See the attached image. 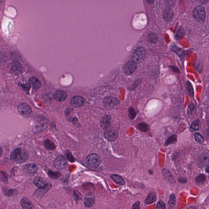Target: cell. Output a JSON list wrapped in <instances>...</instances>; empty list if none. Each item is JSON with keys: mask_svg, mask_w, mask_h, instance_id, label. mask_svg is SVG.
I'll use <instances>...</instances> for the list:
<instances>
[{"mask_svg": "<svg viewBox=\"0 0 209 209\" xmlns=\"http://www.w3.org/2000/svg\"><path fill=\"white\" fill-rule=\"evenodd\" d=\"M178 181L179 182L182 183V184H184V183H185L186 181H187L186 179H184V178H179V179H178Z\"/></svg>", "mask_w": 209, "mask_h": 209, "instance_id": "43", "label": "cell"}, {"mask_svg": "<svg viewBox=\"0 0 209 209\" xmlns=\"http://www.w3.org/2000/svg\"><path fill=\"white\" fill-rule=\"evenodd\" d=\"M84 205L87 208H90L94 205L95 203V197L94 195L88 194L84 199Z\"/></svg>", "mask_w": 209, "mask_h": 209, "instance_id": "15", "label": "cell"}, {"mask_svg": "<svg viewBox=\"0 0 209 209\" xmlns=\"http://www.w3.org/2000/svg\"><path fill=\"white\" fill-rule=\"evenodd\" d=\"M18 111L20 114L25 117L28 118L31 116V108L27 103H20L18 107Z\"/></svg>", "mask_w": 209, "mask_h": 209, "instance_id": "5", "label": "cell"}, {"mask_svg": "<svg viewBox=\"0 0 209 209\" xmlns=\"http://www.w3.org/2000/svg\"><path fill=\"white\" fill-rule=\"evenodd\" d=\"M171 49L172 51L176 53L179 57H182L184 55V51L183 49L175 46H172L171 47Z\"/></svg>", "mask_w": 209, "mask_h": 209, "instance_id": "28", "label": "cell"}, {"mask_svg": "<svg viewBox=\"0 0 209 209\" xmlns=\"http://www.w3.org/2000/svg\"><path fill=\"white\" fill-rule=\"evenodd\" d=\"M183 35H184V31H183V30H181V29H180V30L177 31V37H182Z\"/></svg>", "mask_w": 209, "mask_h": 209, "instance_id": "42", "label": "cell"}, {"mask_svg": "<svg viewBox=\"0 0 209 209\" xmlns=\"http://www.w3.org/2000/svg\"><path fill=\"white\" fill-rule=\"evenodd\" d=\"M54 166L57 169H63L67 167V160L63 156L60 155L57 157L54 162Z\"/></svg>", "mask_w": 209, "mask_h": 209, "instance_id": "7", "label": "cell"}, {"mask_svg": "<svg viewBox=\"0 0 209 209\" xmlns=\"http://www.w3.org/2000/svg\"><path fill=\"white\" fill-rule=\"evenodd\" d=\"M119 103L117 99L115 98L108 96L106 97L103 100L104 105L107 109H112Z\"/></svg>", "mask_w": 209, "mask_h": 209, "instance_id": "9", "label": "cell"}, {"mask_svg": "<svg viewBox=\"0 0 209 209\" xmlns=\"http://www.w3.org/2000/svg\"><path fill=\"white\" fill-rule=\"evenodd\" d=\"M0 180L4 184H7L8 182L7 176L5 172L3 171H0Z\"/></svg>", "mask_w": 209, "mask_h": 209, "instance_id": "33", "label": "cell"}, {"mask_svg": "<svg viewBox=\"0 0 209 209\" xmlns=\"http://www.w3.org/2000/svg\"><path fill=\"white\" fill-rule=\"evenodd\" d=\"M177 142V137L175 135H173L170 137H169L165 141V145L166 146L172 144H175Z\"/></svg>", "mask_w": 209, "mask_h": 209, "instance_id": "29", "label": "cell"}, {"mask_svg": "<svg viewBox=\"0 0 209 209\" xmlns=\"http://www.w3.org/2000/svg\"><path fill=\"white\" fill-rule=\"evenodd\" d=\"M206 172H207L208 173H209V166L208 165H207V166L206 168Z\"/></svg>", "mask_w": 209, "mask_h": 209, "instance_id": "46", "label": "cell"}, {"mask_svg": "<svg viewBox=\"0 0 209 209\" xmlns=\"http://www.w3.org/2000/svg\"><path fill=\"white\" fill-rule=\"evenodd\" d=\"M173 15V12L172 9H167L163 12L164 19L166 22H169L172 20Z\"/></svg>", "mask_w": 209, "mask_h": 209, "instance_id": "21", "label": "cell"}, {"mask_svg": "<svg viewBox=\"0 0 209 209\" xmlns=\"http://www.w3.org/2000/svg\"><path fill=\"white\" fill-rule=\"evenodd\" d=\"M67 94L63 91L58 90L54 94V98L58 102H62L65 100L67 97Z\"/></svg>", "mask_w": 209, "mask_h": 209, "instance_id": "14", "label": "cell"}, {"mask_svg": "<svg viewBox=\"0 0 209 209\" xmlns=\"http://www.w3.org/2000/svg\"><path fill=\"white\" fill-rule=\"evenodd\" d=\"M21 205L22 208L24 209L34 208L32 203L28 199L25 197L21 199Z\"/></svg>", "mask_w": 209, "mask_h": 209, "instance_id": "18", "label": "cell"}, {"mask_svg": "<svg viewBox=\"0 0 209 209\" xmlns=\"http://www.w3.org/2000/svg\"><path fill=\"white\" fill-rule=\"evenodd\" d=\"M206 180V176L204 174H200L195 178V182L197 185H203Z\"/></svg>", "mask_w": 209, "mask_h": 209, "instance_id": "22", "label": "cell"}, {"mask_svg": "<svg viewBox=\"0 0 209 209\" xmlns=\"http://www.w3.org/2000/svg\"><path fill=\"white\" fill-rule=\"evenodd\" d=\"M163 176L169 182L174 183L175 182V180L172 176L170 172L168 169H164L162 171Z\"/></svg>", "mask_w": 209, "mask_h": 209, "instance_id": "20", "label": "cell"}, {"mask_svg": "<svg viewBox=\"0 0 209 209\" xmlns=\"http://www.w3.org/2000/svg\"><path fill=\"white\" fill-rule=\"evenodd\" d=\"M48 175L50 177H53L54 178H57V176H58V174H57V173L51 171H49V172H48Z\"/></svg>", "mask_w": 209, "mask_h": 209, "instance_id": "39", "label": "cell"}, {"mask_svg": "<svg viewBox=\"0 0 209 209\" xmlns=\"http://www.w3.org/2000/svg\"><path fill=\"white\" fill-rule=\"evenodd\" d=\"M45 147L48 150H53L56 148L54 143L49 139H46L44 142Z\"/></svg>", "mask_w": 209, "mask_h": 209, "instance_id": "26", "label": "cell"}, {"mask_svg": "<svg viewBox=\"0 0 209 209\" xmlns=\"http://www.w3.org/2000/svg\"><path fill=\"white\" fill-rule=\"evenodd\" d=\"M10 69L12 73L19 75L22 72L23 67L20 63L15 61L11 64Z\"/></svg>", "mask_w": 209, "mask_h": 209, "instance_id": "13", "label": "cell"}, {"mask_svg": "<svg viewBox=\"0 0 209 209\" xmlns=\"http://www.w3.org/2000/svg\"><path fill=\"white\" fill-rule=\"evenodd\" d=\"M186 88L190 96L191 97H193L194 96V90L190 83L189 81H187L186 83Z\"/></svg>", "mask_w": 209, "mask_h": 209, "instance_id": "34", "label": "cell"}, {"mask_svg": "<svg viewBox=\"0 0 209 209\" xmlns=\"http://www.w3.org/2000/svg\"><path fill=\"white\" fill-rule=\"evenodd\" d=\"M85 99L81 96H75L71 99V104L74 107L78 108L82 106L85 103Z\"/></svg>", "mask_w": 209, "mask_h": 209, "instance_id": "12", "label": "cell"}, {"mask_svg": "<svg viewBox=\"0 0 209 209\" xmlns=\"http://www.w3.org/2000/svg\"><path fill=\"white\" fill-rule=\"evenodd\" d=\"M100 163V157L96 154H91L86 158L87 165L91 168H96L99 166Z\"/></svg>", "mask_w": 209, "mask_h": 209, "instance_id": "3", "label": "cell"}, {"mask_svg": "<svg viewBox=\"0 0 209 209\" xmlns=\"http://www.w3.org/2000/svg\"><path fill=\"white\" fill-rule=\"evenodd\" d=\"M156 200L157 197L155 194V193H150L146 199L145 203L147 205H149L155 202Z\"/></svg>", "mask_w": 209, "mask_h": 209, "instance_id": "24", "label": "cell"}, {"mask_svg": "<svg viewBox=\"0 0 209 209\" xmlns=\"http://www.w3.org/2000/svg\"><path fill=\"white\" fill-rule=\"evenodd\" d=\"M52 185L50 184H46L43 187L39 188L35 193V195L37 197L41 198L44 196L50 189L51 188Z\"/></svg>", "mask_w": 209, "mask_h": 209, "instance_id": "11", "label": "cell"}, {"mask_svg": "<svg viewBox=\"0 0 209 209\" xmlns=\"http://www.w3.org/2000/svg\"><path fill=\"white\" fill-rule=\"evenodd\" d=\"M200 128V122L199 119L196 120L192 123L190 127V131L192 132H194L199 130Z\"/></svg>", "mask_w": 209, "mask_h": 209, "instance_id": "27", "label": "cell"}, {"mask_svg": "<svg viewBox=\"0 0 209 209\" xmlns=\"http://www.w3.org/2000/svg\"><path fill=\"white\" fill-rule=\"evenodd\" d=\"M111 122V116L110 115L104 116L101 121L102 127L105 129L110 126Z\"/></svg>", "mask_w": 209, "mask_h": 209, "instance_id": "16", "label": "cell"}, {"mask_svg": "<svg viewBox=\"0 0 209 209\" xmlns=\"http://www.w3.org/2000/svg\"><path fill=\"white\" fill-rule=\"evenodd\" d=\"M129 116L131 120L134 119L137 115V113L133 107H130L129 109Z\"/></svg>", "mask_w": 209, "mask_h": 209, "instance_id": "36", "label": "cell"}, {"mask_svg": "<svg viewBox=\"0 0 209 209\" xmlns=\"http://www.w3.org/2000/svg\"><path fill=\"white\" fill-rule=\"evenodd\" d=\"M111 178L117 184L120 185H124L125 184V181L121 176L116 175H111Z\"/></svg>", "mask_w": 209, "mask_h": 209, "instance_id": "25", "label": "cell"}, {"mask_svg": "<svg viewBox=\"0 0 209 209\" xmlns=\"http://www.w3.org/2000/svg\"><path fill=\"white\" fill-rule=\"evenodd\" d=\"M28 157V153L26 150L17 148L14 149L11 154V160L14 163H22L27 160Z\"/></svg>", "mask_w": 209, "mask_h": 209, "instance_id": "1", "label": "cell"}, {"mask_svg": "<svg viewBox=\"0 0 209 209\" xmlns=\"http://www.w3.org/2000/svg\"><path fill=\"white\" fill-rule=\"evenodd\" d=\"M29 82L30 86L34 89H38L41 86L40 81L36 77H31L29 79Z\"/></svg>", "mask_w": 209, "mask_h": 209, "instance_id": "17", "label": "cell"}, {"mask_svg": "<svg viewBox=\"0 0 209 209\" xmlns=\"http://www.w3.org/2000/svg\"><path fill=\"white\" fill-rule=\"evenodd\" d=\"M22 169L27 175L33 176L37 172L38 167L35 164L30 163L23 166Z\"/></svg>", "mask_w": 209, "mask_h": 209, "instance_id": "8", "label": "cell"}, {"mask_svg": "<svg viewBox=\"0 0 209 209\" xmlns=\"http://www.w3.org/2000/svg\"><path fill=\"white\" fill-rule=\"evenodd\" d=\"M66 155L67 156L68 159H69L70 161L72 162L74 161L75 159H74L73 157L72 156V154H71V153L69 152V151H67V152H66Z\"/></svg>", "mask_w": 209, "mask_h": 209, "instance_id": "38", "label": "cell"}, {"mask_svg": "<svg viewBox=\"0 0 209 209\" xmlns=\"http://www.w3.org/2000/svg\"><path fill=\"white\" fill-rule=\"evenodd\" d=\"M146 50L142 47H139L133 53L132 55V60L137 64L142 62L146 56Z\"/></svg>", "mask_w": 209, "mask_h": 209, "instance_id": "2", "label": "cell"}, {"mask_svg": "<svg viewBox=\"0 0 209 209\" xmlns=\"http://www.w3.org/2000/svg\"><path fill=\"white\" fill-rule=\"evenodd\" d=\"M140 202L138 201V202H136L135 203L133 204L132 209H140Z\"/></svg>", "mask_w": 209, "mask_h": 209, "instance_id": "40", "label": "cell"}, {"mask_svg": "<svg viewBox=\"0 0 209 209\" xmlns=\"http://www.w3.org/2000/svg\"><path fill=\"white\" fill-rule=\"evenodd\" d=\"M34 184L36 187L40 188L46 184V181L40 177H36L33 181Z\"/></svg>", "mask_w": 209, "mask_h": 209, "instance_id": "19", "label": "cell"}, {"mask_svg": "<svg viewBox=\"0 0 209 209\" xmlns=\"http://www.w3.org/2000/svg\"><path fill=\"white\" fill-rule=\"evenodd\" d=\"M176 203V196L174 194H172L169 197L168 202V207L170 208H173L175 207Z\"/></svg>", "mask_w": 209, "mask_h": 209, "instance_id": "30", "label": "cell"}, {"mask_svg": "<svg viewBox=\"0 0 209 209\" xmlns=\"http://www.w3.org/2000/svg\"><path fill=\"white\" fill-rule=\"evenodd\" d=\"M118 131L113 128H108L105 129L104 136L105 139L109 141H114L117 138Z\"/></svg>", "mask_w": 209, "mask_h": 209, "instance_id": "6", "label": "cell"}, {"mask_svg": "<svg viewBox=\"0 0 209 209\" xmlns=\"http://www.w3.org/2000/svg\"><path fill=\"white\" fill-rule=\"evenodd\" d=\"M2 154H3V150L1 147H0V157L2 155Z\"/></svg>", "mask_w": 209, "mask_h": 209, "instance_id": "45", "label": "cell"}, {"mask_svg": "<svg viewBox=\"0 0 209 209\" xmlns=\"http://www.w3.org/2000/svg\"><path fill=\"white\" fill-rule=\"evenodd\" d=\"M193 16L194 19L199 22H203L205 21V10L202 6H197L194 8L193 11Z\"/></svg>", "mask_w": 209, "mask_h": 209, "instance_id": "4", "label": "cell"}, {"mask_svg": "<svg viewBox=\"0 0 209 209\" xmlns=\"http://www.w3.org/2000/svg\"><path fill=\"white\" fill-rule=\"evenodd\" d=\"M146 1L147 3L149 4H152L154 1V0H146Z\"/></svg>", "mask_w": 209, "mask_h": 209, "instance_id": "44", "label": "cell"}, {"mask_svg": "<svg viewBox=\"0 0 209 209\" xmlns=\"http://www.w3.org/2000/svg\"><path fill=\"white\" fill-rule=\"evenodd\" d=\"M3 192L4 195L7 196H11L13 195H16L18 194L17 190L15 189H9L6 190L4 189H3Z\"/></svg>", "mask_w": 209, "mask_h": 209, "instance_id": "31", "label": "cell"}, {"mask_svg": "<svg viewBox=\"0 0 209 209\" xmlns=\"http://www.w3.org/2000/svg\"><path fill=\"white\" fill-rule=\"evenodd\" d=\"M137 64L133 60H130L124 65L123 67V72L128 75L133 73L137 69Z\"/></svg>", "mask_w": 209, "mask_h": 209, "instance_id": "10", "label": "cell"}, {"mask_svg": "<svg viewBox=\"0 0 209 209\" xmlns=\"http://www.w3.org/2000/svg\"><path fill=\"white\" fill-rule=\"evenodd\" d=\"M157 208L158 209H163L166 208V204L162 201L158 202L157 205Z\"/></svg>", "mask_w": 209, "mask_h": 209, "instance_id": "37", "label": "cell"}, {"mask_svg": "<svg viewBox=\"0 0 209 209\" xmlns=\"http://www.w3.org/2000/svg\"><path fill=\"white\" fill-rule=\"evenodd\" d=\"M137 128L139 130V131H143V132H145L148 131L149 127L148 125L145 123H140L137 125Z\"/></svg>", "mask_w": 209, "mask_h": 209, "instance_id": "32", "label": "cell"}, {"mask_svg": "<svg viewBox=\"0 0 209 209\" xmlns=\"http://www.w3.org/2000/svg\"><path fill=\"white\" fill-rule=\"evenodd\" d=\"M209 160V157L208 155H202L198 160V163L200 166H204L208 164Z\"/></svg>", "mask_w": 209, "mask_h": 209, "instance_id": "23", "label": "cell"}, {"mask_svg": "<svg viewBox=\"0 0 209 209\" xmlns=\"http://www.w3.org/2000/svg\"><path fill=\"white\" fill-rule=\"evenodd\" d=\"M3 0H0V2H1Z\"/></svg>", "mask_w": 209, "mask_h": 209, "instance_id": "47", "label": "cell"}, {"mask_svg": "<svg viewBox=\"0 0 209 209\" xmlns=\"http://www.w3.org/2000/svg\"><path fill=\"white\" fill-rule=\"evenodd\" d=\"M194 138L196 142L202 143L204 142V138L200 133H196L194 134Z\"/></svg>", "mask_w": 209, "mask_h": 209, "instance_id": "35", "label": "cell"}, {"mask_svg": "<svg viewBox=\"0 0 209 209\" xmlns=\"http://www.w3.org/2000/svg\"><path fill=\"white\" fill-rule=\"evenodd\" d=\"M194 103H190L189 105L188 106V110L190 111V113H191L192 112H193L194 110Z\"/></svg>", "mask_w": 209, "mask_h": 209, "instance_id": "41", "label": "cell"}]
</instances>
